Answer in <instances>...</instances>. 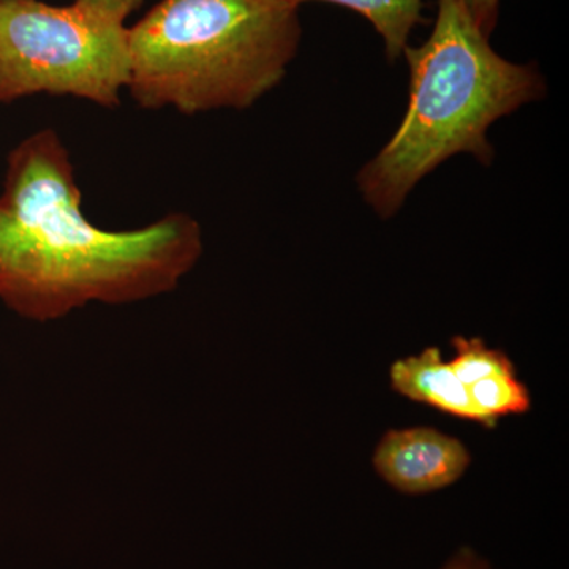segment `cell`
<instances>
[{
  "instance_id": "cell-1",
  "label": "cell",
  "mask_w": 569,
  "mask_h": 569,
  "mask_svg": "<svg viewBox=\"0 0 569 569\" xmlns=\"http://www.w3.org/2000/svg\"><path fill=\"white\" fill-rule=\"evenodd\" d=\"M69 149L52 129L7 159L0 194V301L26 320H61L89 305L171 293L203 254V231L173 212L137 230L89 222Z\"/></svg>"
},
{
  "instance_id": "cell-2",
  "label": "cell",
  "mask_w": 569,
  "mask_h": 569,
  "mask_svg": "<svg viewBox=\"0 0 569 569\" xmlns=\"http://www.w3.org/2000/svg\"><path fill=\"white\" fill-rule=\"evenodd\" d=\"M403 56L410 69L406 116L356 178L381 219L396 216L417 183L458 153L489 167L496 156L490 127L548 91L535 63L509 62L490 47L466 0H438L429 39L408 44Z\"/></svg>"
},
{
  "instance_id": "cell-3",
  "label": "cell",
  "mask_w": 569,
  "mask_h": 569,
  "mask_svg": "<svg viewBox=\"0 0 569 569\" xmlns=\"http://www.w3.org/2000/svg\"><path fill=\"white\" fill-rule=\"evenodd\" d=\"M290 0H162L129 31L127 89L146 110H247L287 74L302 39Z\"/></svg>"
},
{
  "instance_id": "cell-4",
  "label": "cell",
  "mask_w": 569,
  "mask_h": 569,
  "mask_svg": "<svg viewBox=\"0 0 569 569\" xmlns=\"http://www.w3.org/2000/svg\"><path fill=\"white\" fill-rule=\"evenodd\" d=\"M129 74L126 26L77 3L0 0V103L43 92L118 107Z\"/></svg>"
},
{
  "instance_id": "cell-5",
  "label": "cell",
  "mask_w": 569,
  "mask_h": 569,
  "mask_svg": "<svg viewBox=\"0 0 569 569\" xmlns=\"http://www.w3.org/2000/svg\"><path fill=\"white\" fill-rule=\"evenodd\" d=\"M372 460L377 473L407 496H425L455 485L471 462L462 441L432 427L389 430Z\"/></svg>"
},
{
  "instance_id": "cell-6",
  "label": "cell",
  "mask_w": 569,
  "mask_h": 569,
  "mask_svg": "<svg viewBox=\"0 0 569 569\" xmlns=\"http://www.w3.org/2000/svg\"><path fill=\"white\" fill-rule=\"evenodd\" d=\"M392 388L415 402L425 403L460 419L488 426L471 402L467 388L438 348L397 359L389 370Z\"/></svg>"
},
{
  "instance_id": "cell-7",
  "label": "cell",
  "mask_w": 569,
  "mask_h": 569,
  "mask_svg": "<svg viewBox=\"0 0 569 569\" xmlns=\"http://www.w3.org/2000/svg\"><path fill=\"white\" fill-rule=\"evenodd\" d=\"M290 2H328L362 14L383 40L388 62L402 58L411 32L425 22V0H290Z\"/></svg>"
},
{
  "instance_id": "cell-8",
  "label": "cell",
  "mask_w": 569,
  "mask_h": 569,
  "mask_svg": "<svg viewBox=\"0 0 569 569\" xmlns=\"http://www.w3.org/2000/svg\"><path fill=\"white\" fill-rule=\"evenodd\" d=\"M144 0H74L73 3L82 9L99 14L104 20L123 24L129 14H132Z\"/></svg>"
},
{
  "instance_id": "cell-9",
  "label": "cell",
  "mask_w": 569,
  "mask_h": 569,
  "mask_svg": "<svg viewBox=\"0 0 569 569\" xmlns=\"http://www.w3.org/2000/svg\"><path fill=\"white\" fill-rule=\"evenodd\" d=\"M466 3L478 28L490 39L500 17V0H466Z\"/></svg>"
},
{
  "instance_id": "cell-10",
  "label": "cell",
  "mask_w": 569,
  "mask_h": 569,
  "mask_svg": "<svg viewBox=\"0 0 569 569\" xmlns=\"http://www.w3.org/2000/svg\"><path fill=\"white\" fill-rule=\"evenodd\" d=\"M440 569H490L488 561L473 549L460 548Z\"/></svg>"
}]
</instances>
